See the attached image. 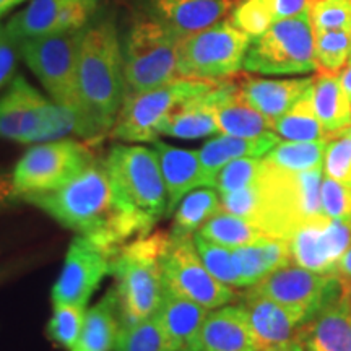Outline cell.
<instances>
[{"instance_id":"27","label":"cell","mask_w":351,"mask_h":351,"mask_svg":"<svg viewBox=\"0 0 351 351\" xmlns=\"http://www.w3.org/2000/svg\"><path fill=\"white\" fill-rule=\"evenodd\" d=\"M215 86L205 93L192 96V98L179 103L173 109V112L166 117L160 134L182 140H195L218 134L213 111Z\"/></svg>"},{"instance_id":"22","label":"cell","mask_w":351,"mask_h":351,"mask_svg":"<svg viewBox=\"0 0 351 351\" xmlns=\"http://www.w3.org/2000/svg\"><path fill=\"white\" fill-rule=\"evenodd\" d=\"M243 306H221L208 313L202 326L197 351H258Z\"/></svg>"},{"instance_id":"30","label":"cell","mask_w":351,"mask_h":351,"mask_svg":"<svg viewBox=\"0 0 351 351\" xmlns=\"http://www.w3.org/2000/svg\"><path fill=\"white\" fill-rule=\"evenodd\" d=\"M313 103L319 121L328 134L351 125V99L340 82V73L319 72L313 80Z\"/></svg>"},{"instance_id":"47","label":"cell","mask_w":351,"mask_h":351,"mask_svg":"<svg viewBox=\"0 0 351 351\" xmlns=\"http://www.w3.org/2000/svg\"><path fill=\"white\" fill-rule=\"evenodd\" d=\"M333 275H337L343 282L345 288L348 289L351 287V245L346 249V252L339 258L333 269Z\"/></svg>"},{"instance_id":"10","label":"cell","mask_w":351,"mask_h":351,"mask_svg":"<svg viewBox=\"0 0 351 351\" xmlns=\"http://www.w3.org/2000/svg\"><path fill=\"white\" fill-rule=\"evenodd\" d=\"M83 32L85 28L20 41L21 57L41 82L44 90L51 95L52 101L78 112V116L77 67Z\"/></svg>"},{"instance_id":"25","label":"cell","mask_w":351,"mask_h":351,"mask_svg":"<svg viewBox=\"0 0 351 351\" xmlns=\"http://www.w3.org/2000/svg\"><path fill=\"white\" fill-rule=\"evenodd\" d=\"M208 313L210 309L199 302L166 291L156 314L174 351H197L202 326Z\"/></svg>"},{"instance_id":"51","label":"cell","mask_w":351,"mask_h":351,"mask_svg":"<svg viewBox=\"0 0 351 351\" xmlns=\"http://www.w3.org/2000/svg\"><path fill=\"white\" fill-rule=\"evenodd\" d=\"M21 2H25V0H0V19H2L5 13L10 12L13 7L20 5Z\"/></svg>"},{"instance_id":"17","label":"cell","mask_w":351,"mask_h":351,"mask_svg":"<svg viewBox=\"0 0 351 351\" xmlns=\"http://www.w3.org/2000/svg\"><path fill=\"white\" fill-rule=\"evenodd\" d=\"M98 10V0H32L7 23L19 41L83 29Z\"/></svg>"},{"instance_id":"23","label":"cell","mask_w":351,"mask_h":351,"mask_svg":"<svg viewBox=\"0 0 351 351\" xmlns=\"http://www.w3.org/2000/svg\"><path fill=\"white\" fill-rule=\"evenodd\" d=\"M314 77L302 78H257L241 77L238 80L241 96L251 106L276 121L293 108V104L313 85Z\"/></svg>"},{"instance_id":"9","label":"cell","mask_w":351,"mask_h":351,"mask_svg":"<svg viewBox=\"0 0 351 351\" xmlns=\"http://www.w3.org/2000/svg\"><path fill=\"white\" fill-rule=\"evenodd\" d=\"M215 85V80L179 78L155 90L127 95L109 137L127 143L156 142L161 125L179 103L205 93Z\"/></svg>"},{"instance_id":"31","label":"cell","mask_w":351,"mask_h":351,"mask_svg":"<svg viewBox=\"0 0 351 351\" xmlns=\"http://www.w3.org/2000/svg\"><path fill=\"white\" fill-rule=\"evenodd\" d=\"M221 210V195L215 189L205 187L189 192L174 212L171 239L194 238L195 232Z\"/></svg>"},{"instance_id":"21","label":"cell","mask_w":351,"mask_h":351,"mask_svg":"<svg viewBox=\"0 0 351 351\" xmlns=\"http://www.w3.org/2000/svg\"><path fill=\"white\" fill-rule=\"evenodd\" d=\"M153 145L168 192L166 217H169L189 192L199 187H212V182L202 169L199 150H184L160 140L153 142Z\"/></svg>"},{"instance_id":"13","label":"cell","mask_w":351,"mask_h":351,"mask_svg":"<svg viewBox=\"0 0 351 351\" xmlns=\"http://www.w3.org/2000/svg\"><path fill=\"white\" fill-rule=\"evenodd\" d=\"M161 265L166 291L199 302L207 309H218L238 298L234 288L215 278L204 265L194 238L171 239Z\"/></svg>"},{"instance_id":"32","label":"cell","mask_w":351,"mask_h":351,"mask_svg":"<svg viewBox=\"0 0 351 351\" xmlns=\"http://www.w3.org/2000/svg\"><path fill=\"white\" fill-rule=\"evenodd\" d=\"M195 234L210 241V243L225 245L230 249L257 244L271 238L254 223L236 217V215L223 212V210L213 215Z\"/></svg>"},{"instance_id":"20","label":"cell","mask_w":351,"mask_h":351,"mask_svg":"<svg viewBox=\"0 0 351 351\" xmlns=\"http://www.w3.org/2000/svg\"><path fill=\"white\" fill-rule=\"evenodd\" d=\"M213 111L218 132L232 137H258L274 132V121L256 111L241 96L238 80H219L213 90Z\"/></svg>"},{"instance_id":"50","label":"cell","mask_w":351,"mask_h":351,"mask_svg":"<svg viewBox=\"0 0 351 351\" xmlns=\"http://www.w3.org/2000/svg\"><path fill=\"white\" fill-rule=\"evenodd\" d=\"M340 82L345 88L346 95H348L350 99H351V64L346 65V67L340 72Z\"/></svg>"},{"instance_id":"19","label":"cell","mask_w":351,"mask_h":351,"mask_svg":"<svg viewBox=\"0 0 351 351\" xmlns=\"http://www.w3.org/2000/svg\"><path fill=\"white\" fill-rule=\"evenodd\" d=\"M145 3L152 19L181 38L225 20L236 7V0H145Z\"/></svg>"},{"instance_id":"1","label":"cell","mask_w":351,"mask_h":351,"mask_svg":"<svg viewBox=\"0 0 351 351\" xmlns=\"http://www.w3.org/2000/svg\"><path fill=\"white\" fill-rule=\"evenodd\" d=\"M21 200L91 239L112 257L122 245L148 234L156 225L122 199L104 160H95L77 178L56 191L26 195Z\"/></svg>"},{"instance_id":"38","label":"cell","mask_w":351,"mask_h":351,"mask_svg":"<svg viewBox=\"0 0 351 351\" xmlns=\"http://www.w3.org/2000/svg\"><path fill=\"white\" fill-rule=\"evenodd\" d=\"M194 243L202 262L215 278L231 288H243L241 287V276L232 249L210 243V241L200 238L197 234L194 236Z\"/></svg>"},{"instance_id":"29","label":"cell","mask_w":351,"mask_h":351,"mask_svg":"<svg viewBox=\"0 0 351 351\" xmlns=\"http://www.w3.org/2000/svg\"><path fill=\"white\" fill-rule=\"evenodd\" d=\"M232 252H234L243 288L252 287L275 270L293 263L287 239L269 238L262 243L236 247L232 249Z\"/></svg>"},{"instance_id":"54","label":"cell","mask_w":351,"mask_h":351,"mask_svg":"<svg viewBox=\"0 0 351 351\" xmlns=\"http://www.w3.org/2000/svg\"><path fill=\"white\" fill-rule=\"evenodd\" d=\"M348 64H351V56H350V62Z\"/></svg>"},{"instance_id":"46","label":"cell","mask_w":351,"mask_h":351,"mask_svg":"<svg viewBox=\"0 0 351 351\" xmlns=\"http://www.w3.org/2000/svg\"><path fill=\"white\" fill-rule=\"evenodd\" d=\"M314 0H270L271 10H274L275 23L280 20L295 19L302 13L311 10Z\"/></svg>"},{"instance_id":"7","label":"cell","mask_w":351,"mask_h":351,"mask_svg":"<svg viewBox=\"0 0 351 351\" xmlns=\"http://www.w3.org/2000/svg\"><path fill=\"white\" fill-rule=\"evenodd\" d=\"M315 36L309 12L276 21L252 38L243 69L258 75H302L317 72Z\"/></svg>"},{"instance_id":"8","label":"cell","mask_w":351,"mask_h":351,"mask_svg":"<svg viewBox=\"0 0 351 351\" xmlns=\"http://www.w3.org/2000/svg\"><path fill=\"white\" fill-rule=\"evenodd\" d=\"M239 28L225 19L179 41V73L192 80H226L243 70L251 44Z\"/></svg>"},{"instance_id":"2","label":"cell","mask_w":351,"mask_h":351,"mask_svg":"<svg viewBox=\"0 0 351 351\" xmlns=\"http://www.w3.org/2000/svg\"><path fill=\"white\" fill-rule=\"evenodd\" d=\"M82 138L96 142L109 135L125 98L124 57L111 20L95 21L83 32L77 67Z\"/></svg>"},{"instance_id":"42","label":"cell","mask_w":351,"mask_h":351,"mask_svg":"<svg viewBox=\"0 0 351 351\" xmlns=\"http://www.w3.org/2000/svg\"><path fill=\"white\" fill-rule=\"evenodd\" d=\"M314 32H351V0H314L309 10Z\"/></svg>"},{"instance_id":"15","label":"cell","mask_w":351,"mask_h":351,"mask_svg":"<svg viewBox=\"0 0 351 351\" xmlns=\"http://www.w3.org/2000/svg\"><path fill=\"white\" fill-rule=\"evenodd\" d=\"M291 261L317 274H333L335 263L351 245V217L309 218L288 238Z\"/></svg>"},{"instance_id":"26","label":"cell","mask_w":351,"mask_h":351,"mask_svg":"<svg viewBox=\"0 0 351 351\" xmlns=\"http://www.w3.org/2000/svg\"><path fill=\"white\" fill-rule=\"evenodd\" d=\"M275 132L258 135V137H232V135H219L212 138L199 150L202 169L207 178L215 184V176L223 166L239 158H262L280 142Z\"/></svg>"},{"instance_id":"39","label":"cell","mask_w":351,"mask_h":351,"mask_svg":"<svg viewBox=\"0 0 351 351\" xmlns=\"http://www.w3.org/2000/svg\"><path fill=\"white\" fill-rule=\"evenodd\" d=\"M262 168L263 160L261 158H239L218 171V174L215 176L213 187L217 189L219 195L241 191L257 181Z\"/></svg>"},{"instance_id":"36","label":"cell","mask_w":351,"mask_h":351,"mask_svg":"<svg viewBox=\"0 0 351 351\" xmlns=\"http://www.w3.org/2000/svg\"><path fill=\"white\" fill-rule=\"evenodd\" d=\"M85 314L86 306L52 302V317L46 328L49 340L65 350L72 348L82 333Z\"/></svg>"},{"instance_id":"3","label":"cell","mask_w":351,"mask_h":351,"mask_svg":"<svg viewBox=\"0 0 351 351\" xmlns=\"http://www.w3.org/2000/svg\"><path fill=\"white\" fill-rule=\"evenodd\" d=\"M171 243L169 232L152 231L122 245L111 261L109 274L116 278L121 327L156 314L166 287L163 256Z\"/></svg>"},{"instance_id":"41","label":"cell","mask_w":351,"mask_h":351,"mask_svg":"<svg viewBox=\"0 0 351 351\" xmlns=\"http://www.w3.org/2000/svg\"><path fill=\"white\" fill-rule=\"evenodd\" d=\"M324 174L351 187V134L348 129L332 134L328 138Z\"/></svg>"},{"instance_id":"11","label":"cell","mask_w":351,"mask_h":351,"mask_svg":"<svg viewBox=\"0 0 351 351\" xmlns=\"http://www.w3.org/2000/svg\"><path fill=\"white\" fill-rule=\"evenodd\" d=\"M104 163L132 208L155 223L166 217L168 192L155 150L138 145H114Z\"/></svg>"},{"instance_id":"37","label":"cell","mask_w":351,"mask_h":351,"mask_svg":"<svg viewBox=\"0 0 351 351\" xmlns=\"http://www.w3.org/2000/svg\"><path fill=\"white\" fill-rule=\"evenodd\" d=\"M314 36L315 60L320 72L340 73L350 62L351 32H314Z\"/></svg>"},{"instance_id":"5","label":"cell","mask_w":351,"mask_h":351,"mask_svg":"<svg viewBox=\"0 0 351 351\" xmlns=\"http://www.w3.org/2000/svg\"><path fill=\"white\" fill-rule=\"evenodd\" d=\"M72 132L82 137L78 112L47 101L25 77L13 78L0 98V138L28 145L54 142Z\"/></svg>"},{"instance_id":"14","label":"cell","mask_w":351,"mask_h":351,"mask_svg":"<svg viewBox=\"0 0 351 351\" xmlns=\"http://www.w3.org/2000/svg\"><path fill=\"white\" fill-rule=\"evenodd\" d=\"M247 291L280 304L302 307L315 317L328 306L339 302L346 288L337 275L317 274L291 263L249 287Z\"/></svg>"},{"instance_id":"40","label":"cell","mask_w":351,"mask_h":351,"mask_svg":"<svg viewBox=\"0 0 351 351\" xmlns=\"http://www.w3.org/2000/svg\"><path fill=\"white\" fill-rule=\"evenodd\" d=\"M231 23L244 32L247 36H261L275 23L270 0H241L232 8Z\"/></svg>"},{"instance_id":"16","label":"cell","mask_w":351,"mask_h":351,"mask_svg":"<svg viewBox=\"0 0 351 351\" xmlns=\"http://www.w3.org/2000/svg\"><path fill=\"white\" fill-rule=\"evenodd\" d=\"M112 256L78 234L69 245L64 269L52 287V302L86 306L111 270Z\"/></svg>"},{"instance_id":"44","label":"cell","mask_w":351,"mask_h":351,"mask_svg":"<svg viewBox=\"0 0 351 351\" xmlns=\"http://www.w3.org/2000/svg\"><path fill=\"white\" fill-rule=\"evenodd\" d=\"M221 210L247 221L256 223L258 212V189L257 181L252 186L221 195Z\"/></svg>"},{"instance_id":"28","label":"cell","mask_w":351,"mask_h":351,"mask_svg":"<svg viewBox=\"0 0 351 351\" xmlns=\"http://www.w3.org/2000/svg\"><path fill=\"white\" fill-rule=\"evenodd\" d=\"M119 330V301L116 289H111L98 304L86 311L80 337L70 351H111Z\"/></svg>"},{"instance_id":"12","label":"cell","mask_w":351,"mask_h":351,"mask_svg":"<svg viewBox=\"0 0 351 351\" xmlns=\"http://www.w3.org/2000/svg\"><path fill=\"white\" fill-rule=\"evenodd\" d=\"M96 160L95 153L85 143L60 138L43 142L26 150L13 169L15 195H26L56 191L77 178Z\"/></svg>"},{"instance_id":"49","label":"cell","mask_w":351,"mask_h":351,"mask_svg":"<svg viewBox=\"0 0 351 351\" xmlns=\"http://www.w3.org/2000/svg\"><path fill=\"white\" fill-rule=\"evenodd\" d=\"M258 351H306V348L304 345L301 343L300 339H295L289 341H283V343L263 346V348H261Z\"/></svg>"},{"instance_id":"48","label":"cell","mask_w":351,"mask_h":351,"mask_svg":"<svg viewBox=\"0 0 351 351\" xmlns=\"http://www.w3.org/2000/svg\"><path fill=\"white\" fill-rule=\"evenodd\" d=\"M15 186H13V174L0 169V207L8 200L15 199Z\"/></svg>"},{"instance_id":"24","label":"cell","mask_w":351,"mask_h":351,"mask_svg":"<svg viewBox=\"0 0 351 351\" xmlns=\"http://www.w3.org/2000/svg\"><path fill=\"white\" fill-rule=\"evenodd\" d=\"M298 339L306 351H351V307L346 293L311 319Z\"/></svg>"},{"instance_id":"52","label":"cell","mask_w":351,"mask_h":351,"mask_svg":"<svg viewBox=\"0 0 351 351\" xmlns=\"http://www.w3.org/2000/svg\"><path fill=\"white\" fill-rule=\"evenodd\" d=\"M346 296H348V301H350V307H351V287L346 289Z\"/></svg>"},{"instance_id":"35","label":"cell","mask_w":351,"mask_h":351,"mask_svg":"<svg viewBox=\"0 0 351 351\" xmlns=\"http://www.w3.org/2000/svg\"><path fill=\"white\" fill-rule=\"evenodd\" d=\"M116 351H174L158 314L121 327Z\"/></svg>"},{"instance_id":"18","label":"cell","mask_w":351,"mask_h":351,"mask_svg":"<svg viewBox=\"0 0 351 351\" xmlns=\"http://www.w3.org/2000/svg\"><path fill=\"white\" fill-rule=\"evenodd\" d=\"M241 306L247 314L258 348L298 339L302 327L314 317L302 307L280 304L249 291L241 296Z\"/></svg>"},{"instance_id":"34","label":"cell","mask_w":351,"mask_h":351,"mask_svg":"<svg viewBox=\"0 0 351 351\" xmlns=\"http://www.w3.org/2000/svg\"><path fill=\"white\" fill-rule=\"evenodd\" d=\"M328 138L313 140V142L280 140L263 156V160L276 168L291 171V173H304V171L324 168V156H326Z\"/></svg>"},{"instance_id":"6","label":"cell","mask_w":351,"mask_h":351,"mask_svg":"<svg viewBox=\"0 0 351 351\" xmlns=\"http://www.w3.org/2000/svg\"><path fill=\"white\" fill-rule=\"evenodd\" d=\"M178 36L155 19H138L130 26L122 47L125 96L155 90L179 80Z\"/></svg>"},{"instance_id":"53","label":"cell","mask_w":351,"mask_h":351,"mask_svg":"<svg viewBox=\"0 0 351 351\" xmlns=\"http://www.w3.org/2000/svg\"><path fill=\"white\" fill-rule=\"evenodd\" d=\"M348 132H350V134H351V125H350V127H348Z\"/></svg>"},{"instance_id":"33","label":"cell","mask_w":351,"mask_h":351,"mask_svg":"<svg viewBox=\"0 0 351 351\" xmlns=\"http://www.w3.org/2000/svg\"><path fill=\"white\" fill-rule=\"evenodd\" d=\"M311 88L293 104V108L288 112H285L282 117H278L274 122V132L282 140L313 142V140L328 138L332 135L324 129L322 122L319 121L317 114H315Z\"/></svg>"},{"instance_id":"45","label":"cell","mask_w":351,"mask_h":351,"mask_svg":"<svg viewBox=\"0 0 351 351\" xmlns=\"http://www.w3.org/2000/svg\"><path fill=\"white\" fill-rule=\"evenodd\" d=\"M20 54L19 39L8 32L7 25H0V88L13 80Z\"/></svg>"},{"instance_id":"43","label":"cell","mask_w":351,"mask_h":351,"mask_svg":"<svg viewBox=\"0 0 351 351\" xmlns=\"http://www.w3.org/2000/svg\"><path fill=\"white\" fill-rule=\"evenodd\" d=\"M320 210L327 218L351 217V187L324 174L320 182Z\"/></svg>"},{"instance_id":"4","label":"cell","mask_w":351,"mask_h":351,"mask_svg":"<svg viewBox=\"0 0 351 351\" xmlns=\"http://www.w3.org/2000/svg\"><path fill=\"white\" fill-rule=\"evenodd\" d=\"M322 178L324 168L291 173L263 160L262 173L257 179L258 212L254 225L271 238L288 241L298 225L322 215Z\"/></svg>"}]
</instances>
